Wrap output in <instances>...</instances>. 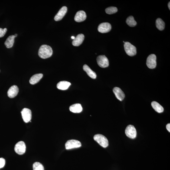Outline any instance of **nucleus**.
Instances as JSON below:
<instances>
[{
    "label": "nucleus",
    "instance_id": "16",
    "mask_svg": "<svg viewBox=\"0 0 170 170\" xmlns=\"http://www.w3.org/2000/svg\"><path fill=\"white\" fill-rule=\"evenodd\" d=\"M69 110L71 112L75 113H81L83 110V108L80 104H75L70 106Z\"/></svg>",
    "mask_w": 170,
    "mask_h": 170
},
{
    "label": "nucleus",
    "instance_id": "13",
    "mask_svg": "<svg viewBox=\"0 0 170 170\" xmlns=\"http://www.w3.org/2000/svg\"><path fill=\"white\" fill-rule=\"evenodd\" d=\"M113 91L117 99L120 101H122L123 100L125 97V94L120 88L117 87H114Z\"/></svg>",
    "mask_w": 170,
    "mask_h": 170
},
{
    "label": "nucleus",
    "instance_id": "19",
    "mask_svg": "<svg viewBox=\"0 0 170 170\" xmlns=\"http://www.w3.org/2000/svg\"><path fill=\"white\" fill-rule=\"evenodd\" d=\"M42 77L43 74H35L31 78L29 82L32 84H35L40 80Z\"/></svg>",
    "mask_w": 170,
    "mask_h": 170
},
{
    "label": "nucleus",
    "instance_id": "14",
    "mask_svg": "<svg viewBox=\"0 0 170 170\" xmlns=\"http://www.w3.org/2000/svg\"><path fill=\"white\" fill-rule=\"evenodd\" d=\"M19 92L18 88L17 86L14 85L9 88L7 94L10 98H13L17 95Z\"/></svg>",
    "mask_w": 170,
    "mask_h": 170
},
{
    "label": "nucleus",
    "instance_id": "24",
    "mask_svg": "<svg viewBox=\"0 0 170 170\" xmlns=\"http://www.w3.org/2000/svg\"><path fill=\"white\" fill-rule=\"evenodd\" d=\"M117 11V9L115 7H110L106 8V12L108 14H112L115 13Z\"/></svg>",
    "mask_w": 170,
    "mask_h": 170
},
{
    "label": "nucleus",
    "instance_id": "11",
    "mask_svg": "<svg viewBox=\"0 0 170 170\" xmlns=\"http://www.w3.org/2000/svg\"><path fill=\"white\" fill-rule=\"evenodd\" d=\"M67 11V8L66 6H63L58 11L57 13L55 16L54 20L55 21H58L61 20L66 13Z\"/></svg>",
    "mask_w": 170,
    "mask_h": 170
},
{
    "label": "nucleus",
    "instance_id": "3",
    "mask_svg": "<svg viewBox=\"0 0 170 170\" xmlns=\"http://www.w3.org/2000/svg\"><path fill=\"white\" fill-rule=\"evenodd\" d=\"M124 48L126 54L130 56H134L136 54V48L129 42H125Z\"/></svg>",
    "mask_w": 170,
    "mask_h": 170
},
{
    "label": "nucleus",
    "instance_id": "5",
    "mask_svg": "<svg viewBox=\"0 0 170 170\" xmlns=\"http://www.w3.org/2000/svg\"><path fill=\"white\" fill-rule=\"evenodd\" d=\"M156 59V56L155 54H152L149 55L146 61L147 66L150 69L155 68L157 65Z\"/></svg>",
    "mask_w": 170,
    "mask_h": 170
},
{
    "label": "nucleus",
    "instance_id": "6",
    "mask_svg": "<svg viewBox=\"0 0 170 170\" xmlns=\"http://www.w3.org/2000/svg\"><path fill=\"white\" fill-rule=\"evenodd\" d=\"M97 63L99 66L102 68H105L109 66V60L104 55H101L97 58Z\"/></svg>",
    "mask_w": 170,
    "mask_h": 170
},
{
    "label": "nucleus",
    "instance_id": "12",
    "mask_svg": "<svg viewBox=\"0 0 170 170\" xmlns=\"http://www.w3.org/2000/svg\"><path fill=\"white\" fill-rule=\"evenodd\" d=\"M86 18V12L83 11L77 12L74 17V20L77 22H81L84 21Z\"/></svg>",
    "mask_w": 170,
    "mask_h": 170
},
{
    "label": "nucleus",
    "instance_id": "29",
    "mask_svg": "<svg viewBox=\"0 0 170 170\" xmlns=\"http://www.w3.org/2000/svg\"><path fill=\"white\" fill-rule=\"evenodd\" d=\"M170 2L168 4V8L170 10Z\"/></svg>",
    "mask_w": 170,
    "mask_h": 170
},
{
    "label": "nucleus",
    "instance_id": "2",
    "mask_svg": "<svg viewBox=\"0 0 170 170\" xmlns=\"http://www.w3.org/2000/svg\"><path fill=\"white\" fill-rule=\"evenodd\" d=\"M94 139L99 144L104 148H106L109 146V141L105 136L98 134L94 137Z\"/></svg>",
    "mask_w": 170,
    "mask_h": 170
},
{
    "label": "nucleus",
    "instance_id": "1",
    "mask_svg": "<svg viewBox=\"0 0 170 170\" xmlns=\"http://www.w3.org/2000/svg\"><path fill=\"white\" fill-rule=\"evenodd\" d=\"M53 54L52 48L47 45H44L41 46L39 49L38 52L39 56L45 59L51 56Z\"/></svg>",
    "mask_w": 170,
    "mask_h": 170
},
{
    "label": "nucleus",
    "instance_id": "23",
    "mask_svg": "<svg viewBox=\"0 0 170 170\" xmlns=\"http://www.w3.org/2000/svg\"><path fill=\"white\" fill-rule=\"evenodd\" d=\"M126 23L130 27H134L137 24V22L132 16H130L126 19Z\"/></svg>",
    "mask_w": 170,
    "mask_h": 170
},
{
    "label": "nucleus",
    "instance_id": "10",
    "mask_svg": "<svg viewBox=\"0 0 170 170\" xmlns=\"http://www.w3.org/2000/svg\"><path fill=\"white\" fill-rule=\"evenodd\" d=\"M112 27L108 22H104L100 24L98 28V31L102 33H107L111 30Z\"/></svg>",
    "mask_w": 170,
    "mask_h": 170
},
{
    "label": "nucleus",
    "instance_id": "17",
    "mask_svg": "<svg viewBox=\"0 0 170 170\" xmlns=\"http://www.w3.org/2000/svg\"><path fill=\"white\" fill-rule=\"evenodd\" d=\"M71 85V83L69 82L61 81L57 84V87L58 89L65 90L67 89Z\"/></svg>",
    "mask_w": 170,
    "mask_h": 170
},
{
    "label": "nucleus",
    "instance_id": "31",
    "mask_svg": "<svg viewBox=\"0 0 170 170\" xmlns=\"http://www.w3.org/2000/svg\"><path fill=\"white\" fill-rule=\"evenodd\" d=\"M17 36H18V34H16L14 35L15 37H17Z\"/></svg>",
    "mask_w": 170,
    "mask_h": 170
},
{
    "label": "nucleus",
    "instance_id": "30",
    "mask_svg": "<svg viewBox=\"0 0 170 170\" xmlns=\"http://www.w3.org/2000/svg\"><path fill=\"white\" fill-rule=\"evenodd\" d=\"M75 38V37L74 36H72L71 37V38L72 39H73V40H74Z\"/></svg>",
    "mask_w": 170,
    "mask_h": 170
},
{
    "label": "nucleus",
    "instance_id": "21",
    "mask_svg": "<svg viewBox=\"0 0 170 170\" xmlns=\"http://www.w3.org/2000/svg\"><path fill=\"white\" fill-rule=\"evenodd\" d=\"M153 108L157 112L159 113H162L164 111L163 107L158 103L153 101L151 103Z\"/></svg>",
    "mask_w": 170,
    "mask_h": 170
},
{
    "label": "nucleus",
    "instance_id": "27",
    "mask_svg": "<svg viewBox=\"0 0 170 170\" xmlns=\"http://www.w3.org/2000/svg\"><path fill=\"white\" fill-rule=\"evenodd\" d=\"M5 163V159L3 158H0V169L4 167Z\"/></svg>",
    "mask_w": 170,
    "mask_h": 170
},
{
    "label": "nucleus",
    "instance_id": "18",
    "mask_svg": "<svg viewBox=\"0 0 170 170\" xmlns=\"http://www.w3.org/2000/svg\"><path fill=\"white\" fill-rule=\"evenodd\" d=\"M83 68L84 70L86 72L88 76L93 79H96V73L91 70L88 65L86 64L84 65Z\"/></svg>",
    "mask_w": 170,
    "mask_h": 170
},
{
    "label": "nucleus",
    "instance_id": "25",
    "mask_svg": "<svg viewBox=\"0 0 170 170\" xmlns=\"http://www.w3.org/2000/svg\"><path fill=\"white\" fill-rule=\"evenodd\" d=\"M33 170H44V166L40 163L36 162L34 163Z\"/></svg>",
    "mask_w": 170,
    "mask_h": 170
},
{
    "label": "nucleus",
    "instance_id": "4",
    "mask_svg": "<svg viewBox=\"0 0 170 170\" xmlns=\"http://www.w3.org/2000/svg\"><path fill=\"white\" fill-rule=\"evenodd\" d=\"M125 134L127 137L131 139H135L137 135L136 130L134 126L130 125L128 126L125 130Z\"/></svg>",
    "mask_w": 170,
    "mask_h": 170
},
{
    "label": "nucleus",
    "instance_id": "15",
    "mask_svg": "<svg viewBox=\"0 0 170 170\" xmlns=\"http://www.w3.org/2000/svg\"><path fill=\"white\" fill-rule=\"evenodd\" d=\"M84 38L82 34H78L72 42L73 45L75 47H78L82 44Z\"/></svg>",
    "mask_w": 170,
    "mask_h": 170
},
{
    "label": "nucleus",
    "instance_id": "7",
    "mask_svg": "<svg viewBox=\"0 0 170 170\" xmlns=\"http://www.w3.org/2000/svg\"><path fill=\"white\" fill-rule=\"evenodd\" d=\"M14 149L15 152L18 154L20 155L24 154L26 150L25 143L22 141L18 142L15 145Z\"/></svg>",
    "mask_w": 170,
    "mask_h": 170
},
{
    "label": "nucleus",
    "instance_id": "8",
    "mask_svg": "<svg viewBox=\"0 0 170 170\" xmlns=\"http://www.w3.org/2000/svg\"><path fill=\"white\" fill-rule=\"evenodd\" d=\"M81 146V142L78 140H68L65 144L66 149H70L74 148H78Z\"/></svg>",
    "mask_w": 170,
    "mask_h": 170
},
{
    "label": "nucleus",
    "instance_id": "22",
    "mask_svg": "<svg viewBox=\"0 0 170 170\" xmlns=\"http://www.w3.org/2000/svg\"><path fill=\"white\" fill-rule=\"evenodd\" d=\"M156 25L157 28L159 30L162 31L165 28V23L161 18H158L156 20Z\"/></svg>",
    "mask_w": 170,
    "mask_h": 170
},
{
    "label": "nucleus",
    "instance_id": "9",
    "mask_svg": "<svg viewBox=\"0 0 170 170\" xmlns=\"http://www.w3.org/2000/svg\"><path fill=\"white\" fill-rule=\"evenodd\" d=\"M22 118L26 123L30 122L32 119V112L30 109L24 108L21 112Z\"/></svg>",
    "mask_w": 170,
    "mask_h": 170
},
{
    "label": "nucleus",
    "instance_id": "28",
    "mask_svg": "<svg viewBox=\"0 0 170 170\" xmlns=\"http://www.w3.org/2000/svg\"><path fill=\"white\" fill-rule=\"evenodd\" d=\"M166 128L167 129L168 131L170 132V123H168L167 125L166 126Z\"/></svg>",
    "mask_w": 170,
    "mask_h": 170
},
{
    "label": "nucleus",
    "instance_id": "20",
    "mask_svg": "<svg viewBox=\"0 0 170 170\" xmlns=\"http://www.w3.org/2000/svg\"><path fill=\"white\" fill-rule=\"evenodd\" d=\"M15 37L14 35H12L9 36L6 39L5 42V45L6 48H10L12 47L14 43Z\"/></svg>",
    "mask_w": 170,
    "mask_h": 170
},
{
    "label": "nucleus",
    "instance_id": "26",
    "mask_svg": "<svg viewBox=\"0 0 170 170\" xmlns=\"http://www.w3.org/2000/svg\"><path fill=\"white\" fill-rule=\"evenodd\" d=\"M7 31V29L6 28L2 29L0 28V38L4 37Z\"/></svg>",
    "mask_w": 170,
    "mask_h": 170
}]
</instances>
